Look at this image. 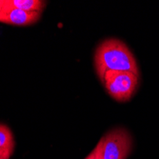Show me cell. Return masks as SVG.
<instances>
[{"instance_id":"4","label":"cell","mask_w":159,"mask_h":159,"mask_svg":"<svg viewBox=\"0 0 159 159\" xmlns=\"http://www.w3.org/2000/svg\"><path fill=\"white\" fill-rule=\"evenodd\" d=\"M41 16L42 12L39 11H25L4 5V7L0 10V23L11 26L26 27L35 24L37 21H39Z\"/></svg>"},{"instance_id":"8","label":"cell","mask_w":159,"mask_h":159,"mask_svg":"<svg viewBox=\"0 0 159 159\" xmlns=\"http://www.w3.org/2000/svg\"><path fill=\"white\" fill-rule=\"evenodd\" d=\"M4 1H5V0H0V10L4 7Z\"/></svg>"},{"instance_id":"2","label":"cell","mask_w":159,"mask_h":159,"mask_svg":"<svg viewBox=\"0 0 159 159\" xmlns=\"http://www.w3.org/2000/svg\"><path fill=\"white\" fill-rule=\"evenodd\" d=\"M94 149L100 159H127L133 150V137L126 129L115 128L104 134Z\"/></svg>"},{"instance_id":"9","label":"cell","mask_w":159,"mask_h":159,"mask_svg":"<svg viewBox=\"0 0 159 159\" xmlns=\"http://www.w3.org/2000/svg\"><path fill=\"white\" fill-rule=\"evenodd\" d=\"M0 159H7V158H5V157H3V156L0 155Z\"/></svg>"},{"instance_id":"1","label":"cell","mask_w":159,"mask_h":159,"mask_svg":"<svg viewBox=\"0 0 159 159\" xmlns=\"http://www.w3.org/2000/svg\"><path fill=\"white\" fill-rule=\"evenodd\" d=\"M94 67L101 80L109 70L132 71L139 75L134 55L125 43L117 38H108L95 50Z\"/></svg>"},{"instance_id":"6","label":"cell","mask_w":159,"mask_h":159,"mask_svg":"<svg viewBox=\"0 0 159 159\" xmlns=\"http://www.w3.org/2000/svg\"><path fill=\"white\" fill-rule=\"evenodd\" d=\"M47 2L42 0H5L4 5L11 8L19 9L25 11L43 12Z\"/></svg>"},{"instance_id":"5","label":"cell","mask_w":159,"mask_h":159,"mask_svg":"<svg viewBox=\"0 0 159 159\" xmlns=\"http://www.w3.org/2000/svg\"><path fill=\"white\" fill-rule=\"evenodd\" d=\"M16 141L11 129L0 123V155L10 159L14 152Z\"/></svg>"},{"instance_id":"7","label":"cell","mask_w":159,"mask_h":159,"mask_svg":"<svg viewBox=\"0 0 159 159\" xmlns=\"http://www.w3.org/2000/svg\"><path fill=\"white\" fill-rule=\"evenodd\" d=\"M85 159H100V158H99V156H98V154H97L95 149H93V152H92L88 156H87Z\"/></svg>"},{"instance_id":"3","label":"cell","mask_w":159,"mask_h":159,"mask_svg":"<svg viewBox=\"0 0 159 159\" xmlns=\"http://www.w3.org/2000/svg\"><path fill=\"white\" fill-rule=\"evenodd\" d=\"M105 90L117 102H127L131 99L139 82V75L132 71L109 70L101 79Z\"/></svg>"}]
</instances>
